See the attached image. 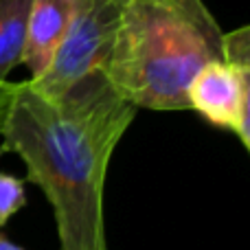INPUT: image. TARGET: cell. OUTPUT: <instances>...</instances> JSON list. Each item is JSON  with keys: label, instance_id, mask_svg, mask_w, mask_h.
<instances>
[{"label": "cell", "instance_id": "277c9868", "mask_svg": "<svg viewBox=\"0 0 250 250\" xmlns=\"http://www.w3.org/2000/svg\"><path fill=\"white\" fill-rule=\"evenodd\" d=\"M187 99L189 110L233 132L250 151V60H211L193 77Z\"/></svg>", "mask_w": 250, "mask_h": 250}, {"label": "cell", "instance_id": "8992f818", "mask_svg": "<svg viewBox=\"0 0 250 250\" xmlns=\"http://www.w3.org/2000/svg\"><path fill=\"white\" fill-rule=\"evenodd\" d=\"M33 0H0V83L22 64L26 24Z\"/></svg>", "mask_w": 250, "mask_h": 250}, {"label": "cell", "instance_id": "52a82bcc", "mask_svg": "<svg viewBox=\"0 0 250 250\" xmlns=\"http://www.w3.org/2000/svg\"><path fill=\"white\" fill-rule=\"evenodd\" d=\"M26 204L24 180L0 171V226H7L9 220Z\"/></svg>", "mask_w": 250, "mask_h": 250}, {"label": "cell", "instance_id": "30bf717a", "mask_svg": "<svg viewBox=\"0 0 250 250\" xmlns=\"http://www.w3.org/2000/svg\"><path fill=\"white\" fill-rule=\"evenodd\" d=\"M163 2H178V4H189V2H198V0H163Z\"/></svg>", "mask_w": 250, "mask_h": 250}, {"label": "cell", "instance_id": "ba28073f", "mask_svg": "<svg viewBox=\"0 0 250 250\" xmlns=\"http://www.w3.org/2000/svg\"><path fill=\"white\" fill-rule=\"evenodd\" d=\"M11 90H13V82H4V83H0V127H2L4 114H7V108H9Z\"/></svg>", "mask_w": 250, "mask_h": 250}, {"label": "cell", "instance_id": "5b68a950", "mask_svg": "<svg viewBox=\"0 0 250 250\" xmlns=\"http://www.w3.org/2000/svg\"><path fill=\"white\" fill-rule=\"evenodd\" d=\"M73 16V0H33L26 24L22 64L38 79L48 68Z\"/></svg>", "mask_w": 250, "mask_h": 250}, {"label": "cell", "instance_id": "6da1fadb", "mask_svg": "<svg viewBox=\"0 0 250 250\" xmlns=\"http://www.w3.org/2000/svg\"><path fill=\"white\" fill-rule=\"evenodd\" d=\"M136 108L92 73L60 97L16 82L0 134L2 151L26 167V180L53 207L60 250H108L104 220L105 176Z\"/></svg>", "mask_w": 250, "mask_h": 250}, {"label": "cell", "instance_id": "7a4b0ae2", "mask_svg": "<svg viewBox=\"0 0 250 250\" xmlns=\"http://www.w3.org/2000/svg\"><path fill=\"white\" fill-rule=\"evenodd\" d=\"M222 35L202 0H127L101 73L136 110L185 112L193 77L222 57Z\"/></svg>", "mask_w": 250, "mask_h": 250}, {"label": "cell", "instance_id": "3957f363", "mask_svg": "<svg viewBox=\"0 0 250 250\" xmlns=\"http://www.w3.org/2000/svg\"><path fill=\"white\" fill-rule=\"evenodd\" d=\"M127 0H73L68 29L48 68L29 83L42 95L60 97L88 75L99 73L110 55Z\"/></svg>", "mask_w": 250, "mask_h": 250}, {"label": "cell", "instance_id": "9c48e42d", "mask_svg": "<svg viewBox=\"0 0 250 250\" xmlns=\"http://www.w3.org/2000/svg\"><path fill=\"white\" fill-rule=\"evenodd\" d=\"M0 250H24V248H20L18 244L9 242L7 237H2V235H0Z\"/></svg>", "mask_w": 250, "mask_h": 250}]
</instances>
